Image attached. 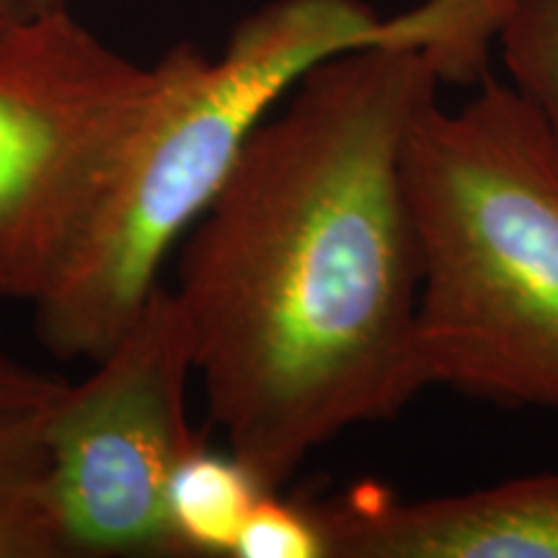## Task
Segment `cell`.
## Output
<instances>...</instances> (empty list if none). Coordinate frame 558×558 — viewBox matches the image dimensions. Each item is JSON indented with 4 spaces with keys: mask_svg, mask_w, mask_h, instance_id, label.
I'll use <instances>...</instances> for the list:
<instances>
[{
    "mask_svg": "<svg viewBox=\"0 0 558 558\" xmlns=\"http://www.w3.org/2000/svg\"><path fill=\"white\" fill-rule=\"evenodd\" d=\"M267 492L239 458L199 442L186 452L166 488L169 556L235 558L251 509Z\"/></svg>",
    "mask_w": 558,
    "mask_h": 558,
    "instance_id": "ba28073f",
    "label": "cell"
},
{
    "mask_svg": "<svg viewBox=\"0 0 558 558\" xmlns=\"http://www.w3.org/2000/svg\"><path fill=\"white\" fill-rule=\"evenodd\" d=\"M65 388L68 380L39 373L0 349V416L11 414V411L47 407Z\"/></svg>",
    "mask_w": 558,
    "mask_h": 558,
    "instance_id": "7c38bea8",
    "label": "cell"
},
{
    "mask_svg": "<svg viewBox=\"0 0 558 558\" xmlns=\"http://www.w3.org/2000/svg\"><path fill=\"white\" fill-rule=\"evenodd\" d=\"M422 388L558 411V135L512 86L422 109L403 150Z\"/></svg>",
    "mask_w": 558,
    "mask_h": 558,
    "instance_id": "7a4b0ae2",
    "label": "cell"
},
{
    "mask_svg": "<svg viewBox=\"0 0 558 558\" xmlns=\"http://www.w3.org/2000/svg\"><path fill=\"white\" fill-rule=\"evenodd\" d=\"M439 83L427 54L388 41L320 60L186 230L171 290L194 375L230 452L267 492L422 390L403 150Z\"/></svg>",
    "mask_w": 558,
    "mask_h": 558,
    "instance_id": "6da1fadb",
    "label": "cell"
},
{
    "mask_svg": "<svg viewBox=\"0 0 558 558\" xmlns=\"http://www.w3.org/2000/svg\"><path fill=\"white\" fill-rule=\"evenodd\" d=\"M507 0H427L407 11L411 37L439 81L481 83Z\"/></svg>",
    "mask_w": 558,
    "mask_h": 558,
    "instance_id": "9c48e42d",
    "label": "cell"
},
{
    "mask_svg": "<svg viewBox=\"0 0 558 558\" xmlns=\"http://www.w3.org/2000/svg\"><path fill=\"white\" fill-rule=\"evenodd\" d=\"M52 403L0 416V558L73 556L47 445Z\"/></svg>",
    "mask_w": 558,
    "mask_h": 558,
    "instance_id": "52a82bcc",
    "label": "cell"
},
{
    "mask_svg": "<svg viewBox=\"0 0 558 558\" xmlns=\"http://www.w3.org/2000/svg\"><path fill=\"white\" fill-rule=\"evenodd\" d=\"M58 5H65V0H21V9L24 13H39L58 9Z\"/></svg>",
    "mask_w": 558,
    "mask_h": 558,
    "instance_id": "5bb4252c",
    "label": "cell"
},
{
    "mask_svg": "<svg viewBox=\"0 0 558 558\" xmlns=\"http://www.w3.org/2000/svg\"><path fill=\"white\" fill-rule=\"evenodd\" d=\"M160 86L68 5L0 34V298L39 303L65 271Z\"/></svg>",
    "mask_w": 558,
    "mask_h": 558,
    "instance_id": "277c9868",
    "label": "cell"
},
{
    "mask_svg": "<svg viewBox=\"0 0 558 558\" xmlns=\"http://www.w3.org/2000/svg\"><path fill=\"white\" fill-rule=\"evenodd\" d=\"M494 41L512 88L558 135V0H507Z\"/></svg>",
    "mask_w": 558,
    "mask_h": 558,
    "instance_id": "30bf717a",
    "label": "cell"
},
{
    "mask_svg": "<svg viewBox=\"0 0 558 558\" xmlns=\"http://www.w3.org/2000/svg\"><path fill=\"white\" fill-rule=\"evenodd\" d=\"M21 16H26L24 9H21V0H0V34Z\"/></svg>",
    "mask_w": 558,
    "mask_h": 558,
    "instance_id": "4fadbf2b",
    "label": "cell"
},
{
    "mask_svg": "<svg viewBox=\"0 0 558 558\" xmlns=\"http://www.w3.org/2000/svg\"><path fill=\"white\" fill-rule=\"evenodd\" d=\"M316 509L329 558H558V473L418 501L362 486Z\"/></svg>",
    "mask_w": 558,
    "mask_h": 558,
    "instance_id": "8992f818",
    "label": "cell"
},
{
    "mask_svg": "<svg viewBox=\"0 0 558 558\" xmlns=\"http://www.w3.org/2000/svg\"><path fill=\"white\" fill-rule=\"evenodd\" d=\"M383 41L388 19L365 0H269L235 24L218 58L192 45L166 52L156 99L78 251L34 303L41 344L62 360L107 354L264 117L320 60Z\"/></svg>",
    "mask_w": 558,
    "mask_h": 558,
    "instance_id": "3957f363",
    "label": "cell"
},
{
    "mask_svg": "<svg viewBox=\"0 0 558 558\" xmlns=\"http://www.w3.org/2000/svg\"><path fill=\"white\" fill-rule=\"evenodd\" d=\"M235 558H329V538L316 505L264 492L243 525Z\"/></svg>",
    "mask_w": 558,
    "mask_h": 558,
    "instance_id": "8fae6325",
    "label": "cell"
},
{
    "mask_svg": "<svg viewBox=\"0 0 558 558\" xmlns=\"http://www.w3.org/2000/svg\"><path fill=\"white\" fill-rule=\"evenodd\" d=\"M192 331L163 282L96 369L47 416L54 497L73 556H169L166 488L202 442L186 418Z\"/></svg>",
    "mask_w": 558,
    "mask_h": 558,
    "instance_id": "5b68a950",
    "label": "cell"
}]
</instances>
